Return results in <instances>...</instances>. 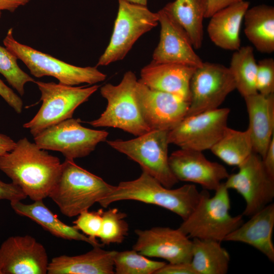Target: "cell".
<instances>
[{
    "label": "cell",
    "instance_id": "obj_6",
    "mask_svg": "<svg viewBox=\"0 0 274 274\" xmlns=\"http://www.w3.org/2000/svg\"><path fill=\"white\" fill-rule=\"evenodd\" d=\"M12 30V28L8 30L3 40L4 45L26 65L35 77H53L59 83L68 86L94 84L106 79L107 75L97 66H75L20 43L14 38Z\"/></svg>",
    "mask_w": 274,
    "mask_h": 274
},
{
    "label": "cell",
    "instance_id": "obj_33",
    "mask_svg": "<svg viewBox=\"0 0 274 274\" xmlns=\"http://www.w3.org/2000/svg\"><path fill=\"white\" fill-rule=\"evenodd\" d=\"M102 212L101 209L96 211H84L78 215L77 219L73 223L76 228L83 232L93 242L103 246L96 239L98 237L101 228Z\"/></svg>",
    "mask_w": 274,
    "mask_h": 274
},
{
    "label": "cell",
    "instance_id": "obj_13",
    "mask_svg": "<svg viewBox=\"0 0 274 274\" xmlns=\"http://www.w3.org/2000/svg\"><path fill=\"white\" fill-rule=\"evenodd\" d=\"M238 167V172L229 175L224 184L243 197L246 207L242 215L250 217L272 203L274 178L265 169L261 157L254 152Z\"/></svg>",
    "mask_w": 274,
    "mask_h": 274
},
{
    "label": "cell",
    "instance_id": "obj_18",
    "mask_svg": "<svg viewBox=\"0 0 274 274\" xmlns=\"http://www.w3.org/2000/svg\"><path fill=\"white\" fill-rule=\"evenodd\" d=\"M160 24V40L155 49L152 61L175 63L198 67L203 61L195 53L185 30L163 9L158 12Z\"/></svg>",
    "mask_w": 274,
    "mask_h": 274
},
{
    "label": "cell",
    "instance_id": "obj_42",
    "mask_svg": "<svg viewBox=\"0 0 274 274\" xmlns=\"http://www.w3.org/2000/svg\"><path fill=\"white\" fill-rule=\"evenodd\" d=\"M127 1L139 5L146 6L147 4V0H126Z\"/></svg>",
    "mask_w": 274,
    "mask_h": 274
},
{
    "label": "cell",
    "instance_id": "obj_44",
    "mask_svg": "<svg viewBox=\"0 0 274 274\" xmlns=\"http://www.w3.org/2000/svg\"><path fill=\"white\" fill-rule=\"evenodd\" d=\"M1 12L0 11V18H1Z\"/></svg>",
    "mask_w": 274,
    "mask_h": 274
},
{
    "label": "cell",
    "instance_id": "obj_3",
    "mask_svg": "<svg viewBox=\"0 0 274 274\" xmlns=\"http://www.w3.org/2000/svg\"><path fill=\"white\" fill-rule=\"evenodd\" d=\"M101 178L76 164L73 159L62 163L59 179L49 197L64 216L73 217L88 210L113 190Z\"/></svg>",
    "mask_w": 274,
    "mask_h": 274
},
{
    "label": "cell",
    "instance_id": "obj_4",
    "mask_svg": "<svg viewBox=\"0 0 274 274\" xmlns=\"http://www.w3.org/2000/svg\"><path fill=\"white\" fill-rule=\"evenodd\" d=\"M211 197L208 190L201 191L195 209L178 229L189 238L221 242L243 222V215L232 216L229 213L228 189L222 183Z\"/></svg>",
    "mask_w": 274,
    "mask_h": 274
},
{
    "label": "cell",
    "instance_id": "obj_27",
    "mask_svg": "<svg viewBox=\"0 0 274 274\" xmlns=\"http://www.w3.org/2000/svg\"><path fill=\"white\" fill-rule=\"evenodd\" d=\"M191 264L197 274H226L230 260L221 242L193 238Z\"/></svg>",
    "mask_w": 274,
    "mask_h": 274
},
{
    "label": "cell",
    "instance_id": "obj_35",
    "mask_svg": "<svg viewBox=\"0 0 274 274\" xmlns=\"http://www.w3.org/2000/svg\"><path fill=\"white\" fill-rule=\"evenodd\" d=\"M0 96L17 113H21L23 105L22 100L1 79Z\"/></svg>",
    "mask_w": 274,
    "mask_h": 274
},
{
    "label": "cell",
    "instance_id": "obj_38",
    "mask_svg": "<svg viewBox=\"0 0 274 274\" xmlns=\"http://www.w3.org/2000/svg\"><path fill=\"white\" fill-rule=\"evenodd\" d=\"M243 1L244 0H207L205 18H210L219 10Z\"/></svg>",
    "mask_w": 274,
    "mask_h": 274
},
{
    "label": "cell",
    "instance_id": "obj_7",
    "mask_svg": "<svg viewBox=\"0 0 274 274\" xmlns=\"http://www.w3.org/2000/svg\"><path fill=\"white\" fill-rule=\"evenodd\" d=\"M35 83L41 92L42 104L33 118L23 125L33 137L51 126L72 118L75 110L99 87L97 84L85 87L53 82Z\"/></svg>",
    "mask_w": 274,
    "mask_h": 274
},
{
    "label": "cell",
    "instance_id": "obj_16",
    "mask_svg": "<svg viewBox=\"0 0 274 274\" xmlns=\"http://www.w3.org/2000/svg\"><path fill=\"white\" fill-rule=\"evenodd\" d=\"M48 264L45 247L30 235L11 236L0 247L3 274H46Z\"/></svg>",
    "mask_w": 274,
    "mask_h": 274
},
{
    "label": "cell",
    "instance_id": "obj_2",
    "mask_svg": "<svg viewBox=\"0 0 274 274\" xmlns=\"http://www.w3.org/2000/svg\"><path fill=\"white\" fill-rule=\"evenodd\" d=\"M201 192L194 184H185L172 189L162 185L156 179L142 171L132 181L121 182L99 204L107 208L112 203L132 200L155 204L180 216L183 220L192 213L199 201Z\"/></svg>",
    "mask_w": 274,
    "mask_h": 274
},
{
    "label": "cell",
    "instance_id": "obj_17",
    "mask_svg": "<svg viewBox=\"0 0 274 274\" xmlns=\"http://www.w3.org/2000/svg\"><path fill=\"white\" fill-rule=\"evenodd\" d=\"M170 168L177 180L216 190L229 174L221 164L209 160L202 152L180 149L168 157Z\"/></svg>",
    "mask_w": 274,
    "mask_h": 274
},
{
    "label": "cell",
    "instance_id": "obj_20",
    "mask_svg": "<svg viewBox=\"0 0 274 274\" xmlns=\"http://www.w3.org/2000/svg\"><path fill=\"white\" fill-rule=\"evenodd\" d=\"M246 222L227 235L224 241L248 244L274 261L272 232L274 227V204L271 203L258 211Z\"/></svg>",
    "mask_w": 274,
    "mask_h": 274
},
{
    "label": "cell",
    "instance_id": "obj_10",
    "mask_svg": "<svg viewBox=\"0 0 274 274\" xmlns=\"http://www.w3.org/2000/svg\"><path fill=\"white\" fill-rule=\"evenodd\" d=\"M80 122L72 118L61 121L35 136V143L42 149L60 152L65 159L87 156L106 141L109 132L84 127Z\"/></svg>",
    "mask_w": 274,
    "mask_h": 274
},
{
    "label": "cell",
    "instance_id": "obj_14",
    "mask_svg": "<svg viewBox=\"0 0 274 274\" xmlns=\"http://www.w3.org/2000/svg\"><path fill=\"white\" fill-rule=\"evenodd\" d=\"M136 97L142 117L151 130H170L185 118L190 106L183 98L151 89L139 80Z\"/></svg>",
    "mask_w": 274,
    "mask_h": 274
},
{
    "label": "cell",
    "instance_id": "obj_31",
    "mask_svg": "<svg viewBox=\"0 0 274 274\" xmlns=\"http://www.w3.org/2000/svg\"><path fill=\"white\" fill-rule=\"evenodd\" d=\"M126 214L111 208L102 214V225L98 236L101 244H121L128 235L129 226L124 220Z\"/></svg>",
    "mask_w": 274,
    "mask_h": 274
},
{
    "label": "cell",
    "instance_id": "obj_15",
    "mask_svg": "<svg viewBox=\"0 0 274 274\" xmlns=\"http://www.w3.org/2000/svg\"><path fill=\"white\" fill-rule=\"evenodd\" d=\"M138 239L132 249L147 257L162 258L169 263H190L192 242L178 228L154 227L136 229Z\"/></svg>",
    "mask_w": 274,
    "mask_h": 274
},
{
    "label": "cell",
    "instance_id": "obj_34",
    "mask_svg": "<svg viewBox=\"0 0 274 274\" xmlns=\"http://www.w3.org/2000/svg\"><path fill=\"white\" fill-rule=\"evenodd\" d=\"M256 87L258 93L267 95L274 93V60L261 59L257 63Z\"/></svg>",
    "mask_w": 274,
    "mask_h": 274
},
{
    "label": "cell",
    "instance_id": "obj_25",
    "mask_svg": "<svg viewBox=\"0 0 274 274\" xmlns=\"http://www.w3.org/2000/svg\"><path fill=\"white\" fill-rule=\"evenodd\" d=\"M244 31L248 39L261 53L274 51V8L264 4L246 11Z\"/></svg>",
    "mask_w": 274,
    "mask_h": 274
},
{
    "label": "cell",
    "instance_id": "obj_1",
    "mask_svg": "<svg viewBox=\"0 0 274 274\" xmlns=\"http://www.w3.org/2000/svg\"><path fill=\"white\" fill-rule=\"evenodd\" d=\"M61 168L59 158L25 137L16 142L11 151L0 156V170L33 201L49 197Z\"/></svg>",
    "mask_w": 274,
    "mask_h": 274
},
{
    "label": "cell",
    "instance_id": "obj_19",
    "mask_svg": "<svg viewBox=\"0 0 274 274\" xmlns=\"http://www.w3.org/2000/svg\"><path fill=\"white\" fill-rule=\"evenodd\" d=\"M196 68L152 61L141 70L139 81L151 89L172 93L190 102V83Z\"/></svg>",
    "mask_w": 274,
    "mask_h": 274
},
{
    "label": "cell",
    "instance_id": "obj_36",
    "mask_svg": "<svg viewBox=\"0 0 274 274\" xmlns=\"http://www.w3.org/2000/svg\"><path fill=\"white\" fill-rule=\"evenodd\" d=\"M27 196L22 190L13 183H6L0 181V199L9 201L22 200Z\"/></svg>",
    "mask_w": 274,
    "mask_h": 274
},
{
    "label": "cell",
    "instance_id": "obj_21",
    "mask_svg": "<svg viewBox=\"0 0 274 274\" xmlns=\"http://www.w3.org/2000/svg\"><path fill=\"white\" fill-rule=\"evenodd\" d=\"M244 99L253 151L262 159L274 136V93L264 95L257 92Z\"/></svg>",
    "mask_w": 274,
    "mask_h": 274
},
{
    "label": "cell",
    "instance_id": "obj_23",
    "mask_svg": "<svg viewBox=\"0 0 274 274\" xmlns=\"http://www.w3.org/2000/svg\"><path fill=\"white\" fill-rule=\"evenodd\" d=\"M249 5V2L244 0L219 10L210 18L207 31L217 46L231 51L240 48L242 23Z\"/></svg>",
    "mask_w": 274,
    "mask_h": 274
},
{
    "label": "cell",
    "instance_id": "obj_24",
    "mask_svg": "<svg viewBox=\"0 0 274 274\" xmlns=\"http://www.w3.org/2000/svg\"><path fill=\"white\" fill-rule=\"evenodd\" d=\"M10 204L18 215L30 219L54 236L65 239L85 242L93 247L102 246L93 242L74 226L61 221L45 205L43 200L34 201L28 204L23 203L20 200L12 201Z\"/></svg>",
    "mask_w": 274,
    "mask_h": 274
},
{
    "label": "cell",
    "instance_id": "obj_32",
    "mask_svg": "<svg viewBox=\"0 0 274 274\" xmlns=\"http://www.w3.org/2000/svg\"><path fill=\"white\" fill-rule=\"evenodd\" d=\"M17 57L8 49L0 45V73L18 93L24 94V85L35 80L18 66Z\"/></svg>",
    "mask_w": 274,
    "mask_h": 274
},
{
    "label": "cell",
    "instance_id": "obj_37",
    "mask_svg": "<svg viewBox=\"0 0 274 274\" xmlns=\"http://www.w3.org/2000/svg\"><path fill=\"white\" fill-rule=\"evenodd\" d=\"M155 274H197L190 263L166 264L158 270Z\"/></svg>",
    "mask_w": 274,
    "mask_h": 274
},
{
    "label": "cell",
    "instance_id": "obj_22",
    "mask_svg": "<svg viewBox=\"0 0 274 274\" xmlns=\"http://www.w3.org/2000/svg\"><path fill=\"white\" fill-rule=\"evenodd\" d=\"M116 251H106L100 246L79 255H61L49 262L48 274L115 273L114 257Z\"/></svg>",
    "mask_w": 274,
    "mask_h": 274
},
{
    "label": "cell",
    "instance_id": "obj_28",
    "mask_svg": "<svg viewBox=\"0 0 274 274\" xmlns=\"http://www.w3.org/2000/svg\"><path fill=\"white\" fill-rule=\"evenodd\" d=\"M210 150L226 164L238 166L254 152L250 131L227 127Z\"/></svg>",
    "mask_w": 274,
    "mask_h": 274
},
{
    "label": "cell",
    "instance_id": "obj_8",
    "mask_svg": "<svg viewBox=\"0 0 274 274\" xmlns=\"http://www.w3.org/2000/svg\"><path fill=\"white\" fill-rule=\"evenodd\" d=\"M168 131L151 130L129 140L107 141L116 151L137 162L146 172L166 188L179 181L170 168L168 156Z\"/></svg>",
    "mask_w": 274,
    "mask_h": 274
},
{
    "label": "cell",
    "instance_id": "obj_12",
    "mask_svg": "<svg viewBox=\"0 0 274 274\" xmlns=\"http://www.w3.org/2000/svg\"><path fill=\"white\" fill-rule=\"evenodd\" d=\"M234 89V80L228 67L219 63L203 62L196 68L190 81V106L186 116L219 108Z\"/></svg>",
    "mask_w": 274,
    "mask_h": 274
},
{
    "label": "cell",
    "instance_id": "obj_30",
    "mask_svg": "<svg viewBox=\"0 0 274 274\" xmlns=\"http://www.w3.org/2000/svg\"><path fill=\"white\" fill-rule=\"evenodd\" d=\"M165 263L149 259L133 249L116 251L114 257L117 274H155Z\"/></svg>",
    "mask_w": 274,
    "mask_h": 274
},
{
    "label": "cell",
    "instance_id": "obj_5",
    "mask_svg": "<svg viewBox=\"0 0 274 274\" xmlns=\"http://www.w3.org/2000/svg\"><path fill=\"white\" fill-rule=\"evenodd\" d=\"M138 80L134 73L127 71L117 85L110 83L100 88L107 100L106 110L97 119L87 122L94 127L117 128L135 136L150 131L141 115L136 97Z\"/></svg>",
    "mask_w": 274,
    "mask_h": 274
},
{
    "label": "cell",
    "instance_id": "obj_9",
    "mask_svg": "<svg viewBox=\"0 0 274 274\" xmlns=\"http://www.w3.org/2000/svg\"><path fill=\"white\" fill-rule=\"evenodd\" d=\"M119 8L109 44L96 66L107 65L123 59L133 45L144 33L158 22L157 12L146 6L118 0Z\"/></svg>",
    "mask_w": 274,
    "mask_h": 274
},
{
    "label": "cell",
    "instance_id": "obj_26",
    "mask_svg": "<svg viewBox=\"0 0 274 274\" xmlns=\"http://www.w3.org/2000/svg\"><path fill=\"white\" fill-rule=\"evenodd\" d=\"M162 9L185 30L194 48H200L203 38L207 0H175Z\"/></svg>",
    "mask_w": 274,
    "mask_h": 274
},
{
    "label": "cell",
    "instance_id": "obj_41",
    "mask_svg": "<svg viewBox=\"0 0 274 274\" xmlns=\"http://www.w3.org/2000/svg\"><path fill=\"white\" fill-rule=\"evenodd\" d=\"M16 142L10 136L0 133V156L11 151Z\"/></svg>",
    "mask_w": 274,
    "mask_h": 274
},
{
    "label": "cell",
    "instance_id": "obj_11",
    "mask_svg": "<svg viewBox=\"0 0 274 274\" xmlns=\"http://www.w3.org/2000/svg\"><path fill=\"white\" fill-rule=\"evenodd\" d=\"M229 113L230 110L224 108L186 116L168 131V143L183 149L210 150L228 127Z\"/></svg>",
    "mask_w": 274,
    "mask_h": 274
},
{
    "label": "cell",
    "instance_id": "obj_39",
    "mask_svg": "<svg viewBox=\"0 0 274 274\" xmlns=\"http://www.w3.org/2000/svg\"><path fill=\"white\" fill-rule=\"evenodd\" d=\"M262 161L267 173L274 178V136L269 144Z\"/></svg>",
    "mask_w": 274,
    "mask_h": 274
},
{
    "label": "cell",
    "instance_id": "obj_40",
    "mask_svg": "<svg viewBox=\"0 0 274 274\" xmlns=\"http://www.w3.org/2000/svg\"><path fill=\"white\" fill-rule=\"evenodd\" d=\"M30 0H0V11L7 10L14 12L18 8L23 6Z\"/></svg>",
    "mask_w": 274,
    "mask_h": 274
},
{
    "label": "cell",
    "instance_id": "obj_43",
    "mask_svg": "<svg viewBox=\"0 0 274 274\" xmlns=\"http://www.w3.org/2000/svg\"><path fill=\"white\" fill-rule=\"evenodd\" d=\"M0 274H3V273H2V271H1V268H0Z\"/></svg>",
    "mask_w": 274,
    "mask_h": 274
},
{
    "label": "cell",
    "instance_id": "obj_29",
    "mask_svg": "<svg viewBox=\"0 0 274 274\" xmlns=\"http://www.w3.org/2000/svg\"><path fill=\"white\" fill-rule=\"evenodd\" d=\"M228 68L234 78L235 89L244 98L257 93L256 87L257 63L252 47H242L235 51Z\"/></svg>",
    "mask_w": 274,
    "mask_h": 274
}]
</instances>
